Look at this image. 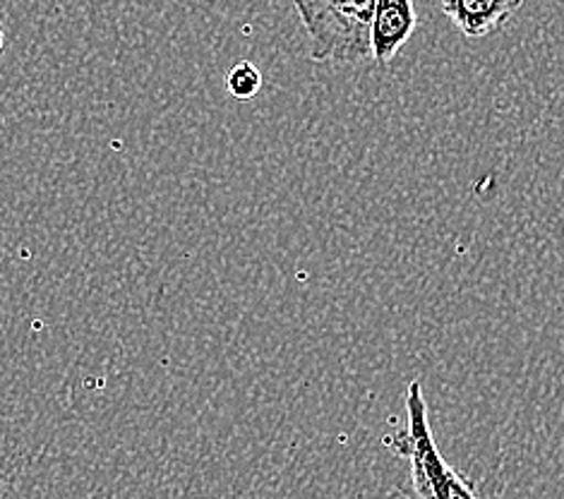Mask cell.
<instances>
[{
	"mask_svg": "<svg viewBox=\"0 0 564 499\" xmlns=\"http://www.w3.org/2000/svg\"><path fill=\"white\" fill-rule=\"evenodd\" d=\"M384 442L397 456L409 462L415 499H480L474 480L454 470L437 449L419 380L406 389V425Z\"/></svg>",
	"mask_w": 564,
	"mask_h": 499,
	"instance_id": "1",
	"label": "cell"
},
{
	"mask_svg": "<svg viewBox=\"0 0 564 499\" xmlns=\"http://www.w3.org/2000/svg\"><path fill=\"white\" fill-rule=\"evenodd\" d=\"M378 0H293L319 63L370 58V24Z\"/></svg>",
	"mask_w": 564,
	"mask_h": 499,
	"instance_id": "2",
	"label": "cell"
},
{
	"mask_svg": "<svg viewBox=\"0 0 564 499\" xmlns=\"http://www.w3.org/2000/svg\"><path fill=\"white\" fill-rule=\"evenodd\" d=\"M419 24L413 0H378L370 24V53L380 65H389L406 46Z\"/></svg>",
	"mask_w": 564,
	"mask_h": 499,
	"instance_id": "3",
	"label": "cell"
},
{
	"mask_svg": "<svg viewBox=\"0 0 564 499\" xmlns=\"http://www.w3.org/2000/svg\"><path fill=\"white\" fill-rule=\"evenodd\" d=\"M523 0H442V12L466 39H486L512 20Z\"/></svg>",
	"mask_w": 564,
	"mask_h": 499,
	"instance_id": "4",
	"label": "cell"
},
{
	"mask_svg": "<svg viewBox=\"0 0 564 499\" xmlns=\"http://www.w3.org/2000/svg\"><path fill=\"white\" fill-rule=\"evenodd\" d=\"M226 89L238 101L254 99V97H258V91L262 89V75L252 63L243 61V63H238L236 67L228 70Z\"/></svg>",
	"mask_w": 564,
	"mask_h": 499,
	"instance_id": "5",
	"label": "cell"
},
{
	"mask_svg": "<svg viewBox=\"0 0 564 499\" xmlns=\"http://www.w3.org/2000/svg\"><path fill=\"white\" fill-rule=\"evenodd\" d=\"M0 51H3V34H0Z\"/></svg>",
	"mask_w": 564,
	"mask_h": 499,
	"instance_id": "6",
	"label": "cell"
},
{
	"mask_svg": "<svg viewBox=\"0 0 564 499\" xmlns=\"http://www.w3.org/2000/svg\"><path fill=\"white\" fill-rule=\"evenodd\" d=\"M0 34H3V26H0Z\"/></svg>",
	"mask_w": 564,
	"mask_h": 499,
	"instance_id": "7",
	"label": "cell"
}]
</instances>
